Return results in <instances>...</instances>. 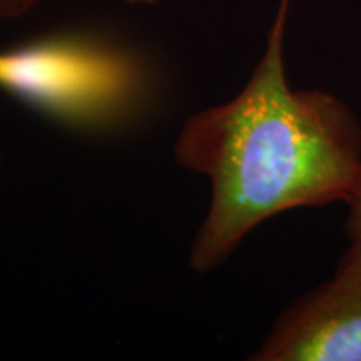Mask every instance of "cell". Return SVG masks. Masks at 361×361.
I'll use <instances>...</instances> for the list:
<instances>
[{
	"label": "cell",
	"mask_w": 361,
	"mask_h": 361,
	"mask_svg": "<svg viewBox=\"0 0 361 361\" xmlns=\"http://www.w3.org/2000/svg\"><path fill=\"white\" fill-rule=\"evenodd\" d=\"M346 206H348V216H346L345 223L346 236H348L350 241L361 243V180L358 186L355 188Z\"/></svg>",
	"instance_id": "4"
},
{
	"label": "cell",
	"mask_w": 361,
	"mask_h": 361,
	"mask_svg": "<svg viewBox=\"0 0 361 361\" xmlns=\"http://www.w3.org/2000/svg\"><path fill=\"white\" fill-rule=\"evenodd\" d=\"M40 0H0V17L4 19H20L34 11Z\"/></svg>",
	"instance_id": "5"
},
{
	"label": "cell",
	"mask_w": 361,
	"mask_h": 361,
	"mask_svg": "<svg viewBox=\"0 0 361 361\" xmlns=\"http://www.w3.org/2000/svg\"><path fill=\"white\" fill-rule=\"evenodd\" d=\"M291 0H281L266 51L231 101L184 121L180 168L206 176L211 202L189 250L197 274L218 269L273 216L348 202L361 180V123L323 89H295L284 67Z\"/></svg>",
	"instance_id": "1"
},
{
	"label": "cell",
	"mask_w": 361,
	"mask_h": 361,
	"mask_svg": "<svg viewBox=\"0 0 361 361\" xmlns=\"http://www.w3.org/2000/svg\"><path fill=\"white\" fill-rule=\"evenodd\" d=\"M142 87L133 54L89 35H51L0 52V90L75 126L116 123Z\"/></svg>",
	"instance_id": "2"
},
{
	"label": "cell",
	"mask_w": 361,
	"mask_h": 361,
	"mask_svg": "<svg viewBox=\"0 0 361 361\" xmlns=\"http://www.w3.org/2000/svg\"><path fill=\"white\" fill-rule=\"evenodd\" d=\"M252 361H361V243L351 241L333 276L284 308Z\"/></svg>",
	"instance_id": "3"
},
{
	"label": "cell",
	"mask_w": 361,
	"mask_h": 361,
	"mask_svg": "<svg viewBox=\"0 0 361 361\" xmlns=\"http://www.w3.org/2000/svg\"><path fill=\"white\" fill-rule=\"evenodd\" d=\"M123 2H128V4H156L157 0H123Z\"/></svg>",
	"instance_id": "6"
}]
</instances>
